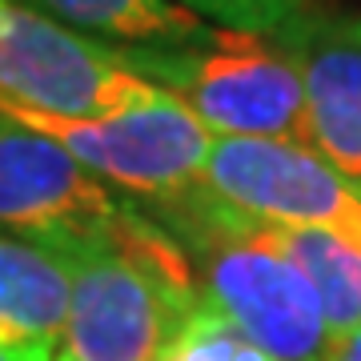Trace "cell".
Returning <instances> with one entry per match:
<instances>
[{
	"instance_id": "cell-6",
	"label": "cell",
	"mask_w": 361,
	"mask_h": 361,
	"mask_svg": "<svg viewBox=\"0 0 361 361\" xmlns=\"http://www.w3.org/2000/svg\"><path fill=\"white\" fill-rule=\"evenodd\" d=\"M201 185L253 221L329 229L361 249V180L345 177L310 145L213 137Z\"/></svg>"
},
{
	"instance_id": "cell-13",
	"label": "cell",
	"mask_w": 361,
	"mask_h": 361,
	"mask_svg": "<svg viewBox=\"0 0 361 361\" xmlns=\"http://www.w3.org/2000/svg\"><path fill=\"white\" fill-rule=\"evenodd\" d=\"M0 361H52V353H40V349H13V345H0Z\"/></svg>"
},
{
	"instance_id": "cell-3",
	"label": "cell",
	"mask_w": 361,
	"mask_h": 361,
	"mask_svg": "<svg viewBox=\"0 0 361 361\" xmlns=\"http://www.w3.org/2000/svg\"><path fill=\"white\" fill-rule=\"evenodd\" d=\"M169 213L173 237H185L205 273V301L221 310L257 349L273 361H322L329 353V325L322 313V297L305 281L293 261L257 249L201 221L189 209Z\"/></svg>"
},
{
	"instance_id": "cell-12",
	"label": "cell",
	"mask_w": 361,
	"mask_h": 361,
	"mask_svg": "<svg viewBox=\"0 0 361 361\" xmlns=\"http://www.w3.org/2000/svg\"><path fill=\"white\" fill-rule=\"evenodd\" d=\"M322 361H361V325L353 329V334L329 341V353H325Z\"/></svg>"
},
{
	"instance_id": "cell-11",
	"label": "cell",
	"mask_w": 361,
	"mask_h": 361,
	"mask_svg": "<svg viewBox=\"0 0 361 361\" xmlns=\"http://www.w3.org/2000/svg\"><path fill=\"white\" fill-rule=\"evenodd\" d=\"M189 13L209 16L221 28L237 32H257V37H277L285 25L301 16L305 0H177Z\"/></svg>"
},
{
	"instance_id": "cell-10",
	"label": "cell",
	"mask_w": 361,
	"mask_h": 361,
	"mask_svg": "<svg viewBox=\"0 0 361 361\" xmlns=\"http://www.w3.org/2000/svg\"><path fill=\"white\" fill-rule=\"evenodd\" d=\"M32 4L80 32L116 44L173 49V44H193L209 32L205 20L177 0H32Z\"/></svg>"
},
{
	"instance_id": "cell-14",
	"label": "cell",
	"mask_w": 361,
	"mask_h": 361,
	"mask_svg": "<svg viewBox=\"0 0 361 361\" xmlns=\"http://www.w3.org/2000/svg\"><path fill=\"white\" fill-rule=\"evenodd\" d=\"M353 28H357V40H361V25H353Z\"/></svg>"
},
{
	"instance_id": "cell-7",
	"label": "cell",
	"mask_w": 361,
	"mask_h": 361,
	"mask_svg": "<svg viewBox=\"0 0 361 361\" xmlns=\"http://www.w3.org/2000/svg\"><path fill=\"white\" fill-rule=\"evenodd\" d=\"M129 209L52 137L0 116V229L68 253L113 233Z\"/></svg>"
},
{
	"instance_id": "cell-4",
	"label": "cell",
	"mask_w": 361,
	"mask_h": 361,
	"mask_svg": "<svg viewBox=\"0 0 361 361\" xmlns=\"http://www.w3.org/2000/svg\"><path fill=\"white\" fill-rule=\"evenodd\" d=\"M0 116L52 137L89 173L113 180L129 197L153 201L157 209L173 205L201 185V169L213 145V133L173 97H161L129 113L89 116V121L32 113L0 101Z\"/></svg>"
},
{
	"instance_id": "cell-1",
	"label": "cell",
	"mask_w": 361,
	"mask_h": 361,
	"mask_svg": "<svg viewBox=\"0 0 361 361\" xmlns=\"http://www.w3.org/2000/svg\"><path fill=\"white\" fill-rule=\"evenodd\" d=\"M56 257L68 261L73 297L52 361H165L201 305L180 241L137 209Z\"/></svg>"
},
{
	"instance_id": "cell-8",
	"label": "cell",
	"mask_w": 361,
	"mask_h": 361,
	"mask_svg": "<svg viewBox=\"0 0 361 361\" xmlns=\"http://www.w3.org/2000/svg\"><path fill=\"white\" fill-rule=\"evenodd\" d=\"M281 49L301 73L310 149L361 180V40L357 28L301 20L285 25Z\"/></svg>"
},
{
	"instance_id": "cell-2",
	"label": "cell",
	"mask_w": 361,
	"mask_h": 361,
	"mask_svg": "<svg viewBox=\"0 0 361 361\" xmlns=\"http://www.w3.org/2000/svg\"><path fill=\"white\" fill-rule=\"evenodd\" d=\"M137 77L153 80L213 137H265L310 145L305 89L289 52L257 32L213 28L193 44H116Z\"/></svg>"
},
{
	"instance_id": "cell-9",
	"label": "cell",
	"mask_w": 361,
	"mask_h": 361,
	"mask_svg": "<svg viewBox=\"0 0 361 361\" xmlns=\"http://www.w3.org/2000/svg\"><path fill=\"white\" fill-rule=\"evenodd\" d=\"M68 261L28 241L0 237V345L56 353L68 322Z\"/></svg>"
},
{
	"instance_id": "cell-5",
	"label": "cell",
	"mask_w": 361,
	"mask_h": 361,
	"mask_svg": "<svg viewBox=\"0 0 361 361\" xmlns=\"http://www.w3.org/2000/svg\"><path fill=\"white\" fill-rule=\"evenodd\" d=\"M169 97L137 77L116 44L80 37L37 8L0 0V101L52 116H113Z\"/></svg>"
}]
</instances>
